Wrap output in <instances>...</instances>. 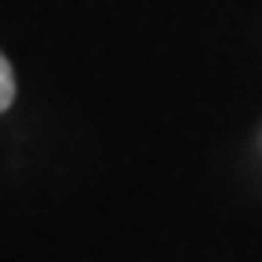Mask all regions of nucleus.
<instances>
[{
	"label": "nucleus",
	"instance_id": "obj_1",
	"mask_svg": "<svg viewBox=\"0 0 262 262\" xmlns=\"http://www.w3.org/2000/svg\"><path fill=\"white\" fill-rule=\"evenodd\" d=\"M15 102V73H11V62L0 55V113Z\"/></svg>",
	"mask_w": 262,
	"mask_h": 262
}]
</instances>
